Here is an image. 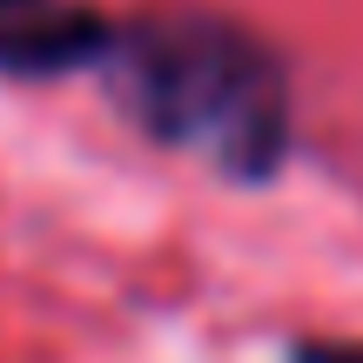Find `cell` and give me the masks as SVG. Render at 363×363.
I'll use <instances>...</instances> for the list:
<instances>
[{
	"instance_id": "cell-4",
	"label": "cell",
	"mask_w": 363,
	"mask_h": 363,
	"mask_svg": "<svg viewBox=\"0 0 363 363\" xmlns=\"http://www.w3.org/2000/svg\"><path fill=\"white\" fill-rule=\"evenodd\" d=\"M21 7H27V0H0V13H21Z\"/></svg>"
},
{
	"instance_id": "cell-3",
	"label": "cell",
	"mask_w": 363,
	"mask_h": 363,
	"mask_svg": "<svg viewBox=\"0 0 363 363\" xmlns=\"http://www.w3.org/2000/svg\"><path fill=\"white\" fill-rule=\"evenodd\" d=\"M303 363H363V343H310Z\"/></svg>"
},
{
	"instance_id": "cell-1",
	"label": "cell",
	"mask_w": 363,
	"mask_h": 363,
	"mask_svg": "<svg viewBox=\"0 0 363 363\" xmlns=\"http://www.w3.org/2000/svg\"><path fill=\"white\" fill-rule=\"evenodd\" d=\"M115 94L155 142L235 182H262L289 142V94L276 61L229 21H148L108 48Z\"/></svg>"
},
{
	"instance_id": "cell-2",
	"label": "cell",
	"mask_w": 363,
	"mask_h": 363,
	"mask_svg": "<svg viewBox=\"0 0 363 363\" xmlns=\"http://www.w3.org/2000/svg\"><path fill=\"white\" fill-rule=\"evenodd\" d=\"M115 48V34H108L94 13H40V21H27V13H7L0 21V61L21 67V74H54V67H81V61H101V54Z\"/></svg>"
}]
</instances>
